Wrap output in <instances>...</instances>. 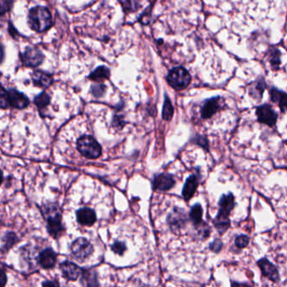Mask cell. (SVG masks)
<instances>
[{"label":"cell","instance_id":"1f68e13d","mask_svg":"<svg viewBox=\"0 0 287 287\" xmlns=\"http://www.w3.org/2000/svg\"><path fill=\"white\" fill-rule=\"evenodd\" d=\"M222 248V242L221 239H216L210 244V250L213 251L214 253H219Z\"/></svg>","mask_w":287,"mask_h":287},{"label":"cell","instance_id":"7402d4cb","mask_svg":"<svg viewBox=\"0 0 287 287\" xmlns=\"http://www.w3.org/2000/svg\"><path fill=\"white\" fill-rule=\"evenodd\" d=\"M265 89L266 83H264V80L256 81L255 83H253L252 87H250V95L255 100H260Z\"/></svg>","mask_w":287,"mask_h":287},{"label":"cell","instance_id":"d6986e66","mask_svg":"<svg viewBox=\"0 0 287 287\" xmlns=\"http://www.w3.org/2000/svg\"><path fill=\"white\" fill-rule=\"evenodd\" d=\"M270 100L275 103H278L279 107H281L282 111L287 110V93L282 92L276 88H272L270 89Z\"/></svg>","mask_w":287,"mask_h":287},{"label":"cell","instance_id":"4dcf8cb0","mask_svg":"<svg viewBox=\"0 0 287 287\" xmlns=\"http://www.w3.org/2000/svg\"><path fill=\"white\" fill-rule=\"evenodd\" d=\"M123 5L125 11L134 12L137 11L139 9V2H133V1H127V2H121Z\"/></svg>","mask_w":287,"mask_h":287},{"label":"cell","instance_id":"5b68a950","mask_svg":"<svg viewBox=\"0 0 287 287\" xmlns=\"http://www.w3.org/2000/svg\"><path fill=\"white\" fill-rule=\"evenodd\" d=\"M167 82L176 90L186 89L191 82V76L183 67H176L167 75Z\"/></svg>","mask_w":287,"mask_h":287},{"label":"cell","instance_id":"ac0fdd59","mask_svg":"<svg viewBox=\"0 0 287 287\" xmlns=\"http://www.w3.org/2000/svg\"><path fill=\"white\" fill-rule=\"evenodd\" d=\"M32 81L35 86L41 87V88H47L52 84L53 82L52 75L43 71H35L32 75Z\"/></svg>","mask_w":287,"mask_h":287},{"label":"cell","instance_id":"44dd1931","mask_svg":"<svg viewBox=\"0 0 287 287\" xmlns=\"http://www.w3.org/2000/svg\"><path fill=\"white\" fill-rule=\"evenodd\" d=\"M109 75H110V71L108 68L106 66H100L89 74V78L91 80L101 83L102 81L108 79L109 78Z\"/></svg>","mask_w":287,"mask_h":287},{"label":"cell","instance_id":"f546056e","mask_svg":"<svg viewBox=\"0 0 287 287\" xmlns=\"http://www.w3.org/2000/svg\"><path fill=\"white\" fill-rule=\"evenodd\" d=\"M250 244V239L246 235H240L235 239V245L239 249H244Z\"/></svg>","mask_w":287,"mask_h":287},{"label":"cell","instance_id":"3957f363","mask_svg":"<svg viewBox=\"0 0 287 287\" xmlns=\"http://www.w3.org/2000/svg\"><path fill=\"white\" fill-rule=\"evenodd\" d=\"M43 213L47 222V230L50 235L53 238H58L64 233V227L62 223V215L57 207L53 205L44 207Z\"/></svg>","mask_w":287,"mask_h":287},{"label":"cell","instance_id":"e0dca14e","mask_svg":"<svg viewBox=\"0 0 287 287\" xmlns=\"http://www.w3.org/2000/svg\"><path fill=\"white\" fill-rule=\"evenodd\" d=\"M198 176L192 175L187 179L183 190H182V195L185 201H189L192 198L193 195H195L196 189L198 187Z\"/></svg>","mask_w":287,"mask_h":287},{"label":"cell","instance_id":"ffe728a7","mask_svg":"<svg viewBox=\"0 0 287 287\" xmlns=\"http://www.w3.org/2000/svg\"><path fill=\"white\" fill-rule=\"evenodd\" d=\"M82 276H81V280H82V283L86 287H98L99 283H98L97 274L95 270H91V269H84L82 271Z\"/></svg>","mask_w":287,"mask_h":287},{"label":"cell","instance_id":"9a60e30c","mask_svg":"<svg viewBox=\"0 0 287 287\" xmlns=\"http://www.w3.org/2000/svg\"><path fill=\"white\" fill-rule=\"evenodd\" d=\"M76 215L78 223L83 226H92L96 221V214L95 211L89 207H83L78 210Z\"/></svg>","mask_w":287,"mask_h":287},{"label":"cell","instance_id":"4316f807","mask_svg":"<svg viewBox=\"0 0 287 287\" xmlns=\"http://www.w3.org/2000/svg\"><path fill=\"white\" fill-rule=\"evenodd\" d=\"M107 86L104 83H95L91 86V92L96 98H100L106 93Z\"/></svg>","mask_w":287,"mask_h":287},{"label":"cell","instance_id":"f1b7e54d","mask_svg":"<svg viewBox=\"0 0 287 287\" xmlns=\"http://www.w3.org/2000/svg\"><path fill=\"white\" fill-rule=\"evenodd\" d=\"M111 250L116 254L122 255L124 252L127 250V247H126V244L122 243V242L116 241L112 244Z\"/></svg>","mask_w":287,"mask_h":287},{"label":"cell","instance_id":"5bb4252c","mask_svg":"<svg viewBox=\"0 0 287 287\" xmlns=\"http://www.w3.org/2000/svg\"><path fill=\"white\" fill-rule=\"evenodd\" d=\"M60 269L64 277L69 281H75L82 274L83 270L72 262L64 261L61 264Z\"/></svg>","mask_w":287,"mask_h":287},{"label":"cell","instance_id":"9c48e42d","mask_svg":"<svg viewBox=\"0 0 287 287\" xmlns=\"http://www.w3.org/2000/svg\"><path fill=\"white\" fill-rule=\"evenodd\" d=\"M8 91L9 107L16 109H25L30 105V100L23 93L15 89H9Z\"/></svg>","mask_w":287,"mask_h":287},{"label":"cell","instance_id":"d6a6232c","mask_svg":"<svg viewBox=\"0 0 287 287\" xmlns=\"http://www.w3.org/2000/svg\"><path fill=\"white\" fill-rule=\"evenodd\" d=\"M195 143L200 145V146L204 147L205 149L208 148V142H207V138L204 137H201V136H197L196 139L195 140Z\"/></svg>","mask_w":287,"mask_h":287},{"label":"cell","instance_id":"6da1fadb","mask_svg":"<svg viewBox=\"0 0 287 287\" xmlns=\"http://www.w3.org/2000/svg\"><path fill=\"white\" fill-rule=\"evenodd\" d=\"M218 205V213L213 219V225L219 234L223 235L230 227L229 215L235 206L234 195L232 193L221 195Z\"/></svg>","mask_w":287,"mask_h":287},{"label":"cell","instance_id":"836d02e7","mask_svg":"<svg viewBox=\"0 0 287 287\" xmlns=\"http://www.w3.org/2000/svg\"><path fill=\"white\" fill-rule=\"evenodd\" d=\"M12 3L13 2L11 1H2L1 2V15H4V13L11 8Z\"/></svg>","mask_w":287,"mask_h":287},{"label":"cell","instance_id":"8fae6325","mask_svg":"<svg viewBox=\"0 0 287 287\" xmlns=\"http://www.w3.org/2000/svg\"><path fill=\"white\" fill-rule=\"evenodd\" d=\"M221 98L219 96L211 98L205 101L203 107L201 108V117L203 119H209L214 114L221 109Z\"/></svg>","mask_w":287,"mask_h":287},{"label":"cell","instance_id":"ba28073f","mask_svg":"<svg viewBox=\"0 0 287 287\" xmlns=\"http://www.w3.org/2000/svg\"><path fill=\"white\" fill-rule=\"evenodd\" d=\"M256 115L258 121L260 123L266 124L270 127L275 126L278 118V115L268 104H264L263 106L258 107L256 109Z\"/></svg>","mask_w":287,"mask_h":287},{"label":"cell","instance_id":"7a4b0ae2","mask_svg":"<svg viewBox=\"0 0 287 287\" xmlns=\"http://www.w3.org/2000/svg\"><path fill=\"white\" fill-rule=\"evenodd\" d=\"M30 27L38 33L45 32L52 27V16L45 6H36L32 8L28 15Z\"/></svg>","mask_w":287,"mask_h":287},{"label":"cell","instance_id":"277c9868","mask_svg":"<svg viewBox=\"0 0 287 287\" xmlns=\"http://www.w3.org/2000/svg\"><path fill=\"white\" fill-rule=\"evenodd\" d=\"M77 148L83 157L89 159L98 158L101 157L102 153V148L100 144L96 141V139L89 135H84L78 138Z\"/></svg>","mask_w":287,"mask_h":287},{"label":"cell","instance_id":"4fadbf2b","mask_svg":"<svg viewBox=\"0 0 287 287\" xmlns=\"http://www.w3.org/2000/svg\"><path fill=\"white\" fill-rule=\"evenodd\" d=\"M186 215L184 210L176 208L168 216V223L174 230L180 229L186 222Z\"/></svg>","mask_w":287,"mask_h":287},{"label":"cell","instance_id":"30bf717a","mask_svg":"<svg viewBox=\"0 0 287 287\" xmlns=\"http://www.w3.org/2000/svg\"><path fill=\"white\" fill-rule=\"evenodd\" d=\"M176 184V180L171 175L169 174H160L156 176L152 181V187L156 190L167 191L172 189Z\"/></svg>","mask_w":287,"mask_h":287},{"label":"cell","instance_id":"d590c367","mask_svg":"<svg viewBox=\"0 0 287 287\" xmlns=\"http://www.w3.org/2000/svg\"><path fill=\"white\" fill-rule=\"evenodd\" d=\"M6 280H7V278H6L5 272L2 270V271H1V282H0L1 287H4V286H5Z\"/></svg>","mask_w":287,"mask_h":287},{"label":"cell","instance_id":"83f0119b","mask_svg":"<svg viewBox=\"0 0 287 287\" xmlns=\"http://www.w3.org/2000/svg\"><path fill=\"white\" fill-rule=\"evenodd\" d=\"M0 106L2 107V109H6L9 107L8 91L3 88V86L1 87V92H0Z\"/></svg>","mask_w":287,"mask_h":287},{"label":"cell","instance_id":"8992f818","mask_svg":"<svg viewBox=\"0 0 287 287\" xmlns=\"http://www.w3.org/2000/svg\"><path fill=\"white\" fill-rule=\"evenodd\" d=\"M93 251L92 244L84 238L76 239L71 245V254L78 262L85 261Z\"/></svg>","mask_w":287,"mask_h":287},{"label":"cell","instance_id":"484cf974","mask_svg":"<svg viewBox=\"0 0 287 287\" xmlns=\"http://www.w3.org/2000/svg\"><path fill=\"white\" fill-rule=\"evenodd\" d=\"M268 56L271 66L275 69L278 68L281 64V52H279L278 49L271 47L268 52Z\"/></svg>","mask_w":287,"mask_h":287},{"label":"cell","instance_id":"d4e9b609","mask_svg":"<svg viewBox=\"0 0 287 287\" xmlns=\"http://www.w3.org/2000/svg\"><path fill=\"white\" fill-rule=\"evenodd\" d=\"M17 241V237L15 233H6L5 236L3 238V240H2V251L3 252L8 251L12 246H14V244H16Z\"/></svg>","mask_w":287,"mask_h":287},{"label":"cell","instance_id":"52a82bcc","mask_svg":"<svg viewBox=\"0 0 287 287\" xmlns=\"http://www.w3.org/2000/svg\"><path fill=\"white\" fill-rule=\"evenodd\" d=\"M20 59L24 65L29 68H36L43 62L44 56L37 47H27L23 53L20 54Z\"/></svg>","mask_w":287,"mask_h":287},{"label":"cell","instance_id":"603a6c76","mask_svg":"<svg viewBox=\"0 0 287 287\" xmlns=\"http://www.w3.org/2000/svg\"><path fill=\"white\" fill-rule=\"evenodd\" d=\"M50 101H51V97L45 91L39 94L34 99L35 105L38 107V109H40V110L46 109V107H48Z\"/></svg>","mask_w":287,"mask_h":287},{"label":"cell","instance_id":"2e32d148","mask_svg":"<svg viewBox=\"0 0 287 287\" xmlns=\"http://www.w3.org/2000/svg\"><path fill=\"white\" fill-rule=\"evenodd\" d=\"M57 262V253L51 248L44 250L39 254V263L44 269H52L54 267Z\"/></svg>","mask_w":287,"mask_h":287},{"label":"cell","instance_id":"e575fe53","mask_svg":"<svg viewBox=\"0 0 287 287\" xmlns=\"http://www.w3.org/2000/svg\"><path fill=\"white\" fill-rule=\"evenodd\" d=\"M42 287H59L58 285L54 282H50V281H47V282H45L42 285Z\"/></svg>","mask_w":287,"mask_h":287},{"label":"cell","instance_id":"7c38bea8","mask_svg":"<svg viewBox=\"0 0 287 287\" xmlns=\"http://www.w3.org/2000/svg\"><path fill=\"white\" fill-rule=\"evenodd\" d=\"M258 267L260 268L263 275L273 282H278L280 280L278 270L276 266L269 261L268 258H263L258 261Z\"/></svg>","mask_w":287,"mask_h":287},{"label":"cell","instance_id":"cb8c5ba5","mask_svg":"<svg viewBox=\"0 0 287 287\" xmlns=\"http://www.w3.org/2000/svg\"><path fill=\"white\" fill-rule=\"evenodd\" d=\"M173 115H174V107H173L170 98L165 95L162 116L165 121H170L173 118Z\"/></svg>","mask_w":287,"mask_h":287},{"label":"cell","instance_id":"8d00e7d4","mask_svg":"<svg viewBox=\"0 0 287 287\" xmlns=\"http://www.w3.org/2000/svg\"><path fill=\"white\" fill-rule=\"evenodd\" d=\"M232 287H251L249 285L241 284V283H237V282H233L232 283Z\"/></svg>","mask_w":287,"mask_h":287}]
</instances>
